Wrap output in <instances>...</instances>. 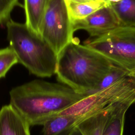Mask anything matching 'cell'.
Segmentation results:
<instances>
[{
  "mask_svg": "<svg viewBox=\"0 0 135 135\" xmlns=\"http://www.w3.org/2000/svg\"><path fill=\"white\" fill-rule=\"evenodd\" d=\"M135 102V94L115 103L110 112L102 135H123L125 115Z\"/></svg>",
  "mask_w": 135,
  "mask_h": 135,
  "instance_id": "obj_8",
  "label": "cell"
},
{
  "mask_svg": "<svg viewBox=\"0 0 135 135\" xmlns=\"http://www.w3.org/2000/svg\"><path fill=\"white\" fill-rule=\"evenodd\" d=\"M104 1H105V2H106V0H104Z\"/></svg>",
  "mask_w": 135,
  "mask_h": 135,
  "instance_id": "obj_17",
  "label": "cell"
},
{
  "mask_svg": "<svg viewBox=\"0 0 135 135\" xmlns=\"http://www.w3.org/2000/svg\"><path fill=\"white\" fill-rule=\"evenodd\" d=\"M77 125L76 120L71 115H55L42 124V132L44 135H64Z\"/></svg>",
  "mask_w": 135,
  "mask_h": 135,
  "instance_id": "obj_10",
  "label": "cell"
},
{
  "mask_svg": "<svg viewBox=\"0 0 135 135\" xmlns=\"http://www.w3.org/2000/svg\"><path fill=\"white\" fill-rule=\"evenodd\" d=\"M72 22L74 32L78 30H84L91 36L96 37L121 26L110 5L103 7L84 19Z\"/></svg>",
  "mask_w": 135,
  "mask_h": 135,
  "instance_id": "obj_6",
  "label": "cell"
},
{
  "mask_svg": "<svg viewBox=\"0 0 135 135\" xmlns=\"http://www.w3.org/2000/svg\"><path fill=\"white\" fill-rule=\"evenodd\" d=\"M72 21L84 19L103 7L110 5L104 0H93L83 3H66Z\"/></svg>",
  "mask_w": 135,
  "mask_h": 135,
  "instance_id": "obj_11",
  "label": "cell"
},
{
  "mask_svg": "<svg viewBox=\"0 0 135 135\" xmlns=\"http://www.w3.org/2000/svg\"><path fill=\"white\" fill-rule=\"evenodd\" d=\"M25 24L33 33L41 36L43 20L50 0H24Z\"/></svg>",
  "mask_w": 135,
  "mask_h": 135,
  "instance_id": "obj_9",
  "label": "cell"
},
{
  "mask_svg": "<svg viewBox=\"0 0 135 135\" xmlns=\"http://www.w3.org/2000/svg\"><path fill=\"white\" fill-rule=\"evenodd\" d=\"M135 78V26H119L85 44Z\"/></svg>",
  "mask_w": 135,
  "mask_h": 135,
  "instance_id": "obj_4",
  "label": "cell"
},
{
  "mask_svg": "<svg viewBox=\"0 0 135 135\" xmlns=\"http://www.w3.org/2000/svg\"><path fill=\"white\" fill-rule=\"evenodd\" d=\"M30 125L11 104L0 109V135H31Z\"/></svg>",
  "mask_w": 135,
  "mask_h": 135,
  "instance_id": "obj_7",
  "label": "cell"
},
{
  "mask_svg": "<svg viewBox=\"0 0 135 135\" xmlns=\"http://www.w3.org/2000/svg\"><path fill=\"white\" fill-rule=\"evenodd\" d=\"M86 94L64 84L34 80L11 90L10 103L30 126L42 124Z\"/></svg>",
  "mask_w": 135,
  "mask_h": 135,
  "instance_id": "obj_1",
  "label": "cell"
},
{
  "mask_svg": "<svg viewBox=\"0 0 135 135\" xmlns=\"http://www.w3.org/2000/svg\"><path fill=\"white\" fill-rule=\"evenodd\" d=\"M110 5L121 26H135V0H121Z\"/></svg>",
  "mask_w": 135,
  "mask_h": 135,
  "instance_id": "obj_12",
  "label": "cell"
},
{
  "mask_svg": "<svg viewBox=\"0 0 135 135\" xmlns=\"http://www.w3.org/2000/svg\"><path fill=\"white\" fill-rule=\"evenodd\" d=\"M66 3H70V2H75V3H83L86 2L90 1L93 0H65Z\"/></svg>",
  "mask_w": 135,
  "mask_h": 135,
  "instance_id": "obj_16",
  "label": "cell"
},
{
  "mask_svg": "<svg viewBox=\"0 0 135 135\" xmlns=\"http://www.w3.org/2000/svg\"><path fill=\"white\" fill-rule=\"evenodd\" d=\"M17 63V57L11 47L0 49V79L4 78L9 69Z\"/></svg>",
  "mask_w": 135,
  "mask_h": 135,
  "instance_id": "obj_13",
  "label": "cell"
},
{
  "mask_svg": "<svg viewBox=\"0 0 135 135\" xmlns=\"http://www.w3.org/2000/svg\"><path fill=\"white\" fill-rule=\"evenodd\" d=\"M6 25L9 47L16 54L18 62L38 77L55 74L58 56L45 40L32 32L25 23L10 19Z\"/></svg>",
  "mask_w": 135,
  "mask_h": 135,
  "instance_id": "obj_3",
  "label": "cell"
},
{
  "mask_svg": "<svg viewBox=\"0 0 135 135\" xmlns=\"http://www.w3.org/2000/svg\"><path fill=\"white\" fill-rule=\"evenodd\" d=\"M17 6H21L19 0H0V24L10 20L11 13Z\"/></svg>",
  "mask_w": 135,
  "mask_h": 135,
  "instance_id": "obj_14",
  "label": "cell"
},
{
  "mask_svg": "<svg viewBox=\"0 0 135 135\" xmlns=\"http://www.w3.org/2000/svg\"><path fill=\"white\" fill-rule=\"evenodd\" d=\"M115 66L99 52L74 38L58 56L57 80L76 92L90 94Z\"/></svg>",
  "mask_w": 135,
  "mask_h": 135,
  "instance_id": "obj_2",
  "label": "cell"
},
{
  "mask_svg": "<svg viewBox=\"0 0 135 135\" xmlns=\"http://www.w3.org/2000/svg\"><path fill=\"white\" fill-rule=\"evenodd\" d=\"M64 135H84V134L77 127H75V128H74L73 129L70 130L69 132H68Z\"/></svg>",
  "mask_w": 135,
  "mask_h": 135,
  "instance_id": "obj_15",
  "label": "cell"
},
{
  "mask_svg": "<svg viewBox=\"0 0 135 135\" xmlns=\"http://www.w3.org/2000/svg\"><path fill=\"white\" fill-rule=\"evenodd\" d=\"M73 22L65 0H50L41 26V37L57 56L73 41Z\"/></svg>",
  "mask_w": 135,
  "mask_h": 135,
  "instance_id": "obj_5",
  "label": "cell"
}]
</instances>
